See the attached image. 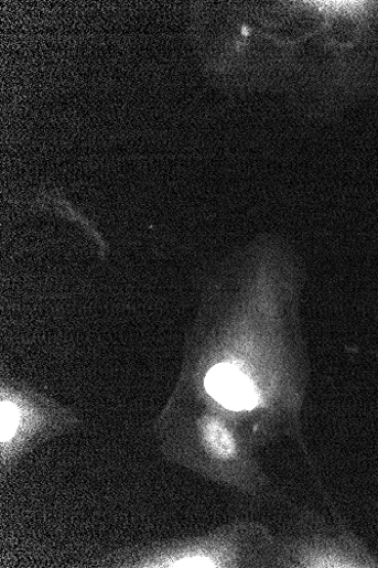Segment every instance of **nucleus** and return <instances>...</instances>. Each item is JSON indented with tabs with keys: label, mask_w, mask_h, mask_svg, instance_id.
Returning a JSON list of instances; mask_svg holds the SVG:
<instances>
[{
	"label": "nucleus",
	"mask_w": 378,
	"mask_h": 568,
	"mask_svg": "<svg viewBox=\"0 0 378 568\" xmlns=\"http://www.w3.org/2000/svg\"><path fill=\"white\" fill-rule=\"evenodd\" d=\"M0 412V457L2 470L10 471L17 462L39 444L71 433L77 422L72 419H47L30 416L17 401L2 399Z\"/></svg>",
	"instance_id": "nucleus-1"
},
{
	"label": "nucleus",
	"mask_w": 378,
	"mask_h": 568,
	"mask_svg": "<svg viewBox=\"0 0 378 568\" xmlns=\"http://www.w3.org/2000/svg\"><path fill=\"white\" fill-rule=\"evenodd\" d=\"M204 383L207 394L227 410L241 412L257 407L258 395L253 383L233 364H217L207 373Z\"/></svg>",
	"instance_id": "nucleus-2"
},
{
	"label": "nucleus",
	"mask_w": 378,
	"mask_h": 568,
	"mask_svg": "<svg viewBox=\"0 0 378 568\" xmlns=\"http://www.w3.org/2000/svg\"><path fill=\"white\" fill-rule=\"evenodd\" d=\"M198 437L206 456L215 461L225 463L237 457L236 436L225 424L218 420H207L198 430Z\"/></svg>",
	"instance_id": "nucleus-3"
}]
</instances>
